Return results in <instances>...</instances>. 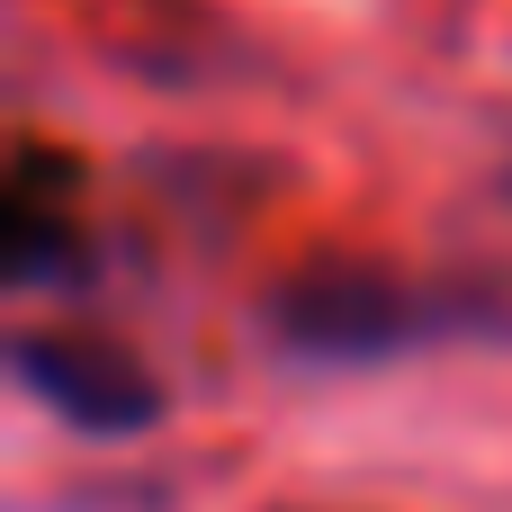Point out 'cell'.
Masks as SVG:
<instances>
[{
  "label": "cell",
  "instance_id": "7a4b0ae2",
  "mask_svg": "<svg viewBox=\"0 0 512 512\" xmlns=\"http://www.w3.org/2000/svg\"><path fill=\"white\" fill-rule=\"evenodd\" d=\"M9 369H18V387L54 414V423H72V432H90V441H135V432H153L162 423V387H153V369L126 351V342H108V333H18L9 342Z\"/></svg>",
  "mask_w": 512,
  "mask_h": 512
},
{
  "label": "cell",
  "instance_id": "3957f363",
  "mask_svg": "<svg viewBox=\"0 0 512 512\" xmlns=\"http://www.w3.org/2000/svg\"><path fill=\"white\" fill-rule=\"evenodd\" d=\"M81 171L54 162L45 144H18L9 180V279L18 288H81L90 279V234H81Z\"/></svg>",
  "mask_w": 512,
  "mask_h": 512
},
{
  "label": "cell",
  "instance_id": "6da1fadb",
  "mask_svg": "<svg viewBox=\"0 0 512 512\" xmlns=\"http://www.w3.org/2000/svg\"><path fill=\"white\" fill-rule=\"evenodd\" d=\"M261 324L306 369H378V360H414L450 333H504V306L468 297V288H423V279H396V270L324 261V270L288 279Z\"/></svg>",
  "mask_w": 512,
  "mask_h": 512
}]
</instances>
